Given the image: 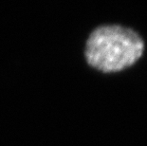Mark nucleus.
<instances>
[{
    "mask_svg": "<svg viewBox=\"0 0 147 146\" xmlns=\"http://www.w3.org/2000/svg\"><path fill=\"white\" fill-rule=\"evenodd\" d=\"M142 39L121 26H102L90 34L86 46V61L102 72H117L132 66L142 55Z\"/></svg>",
    "mask_w": 147,
    "mask_h": 146,
    "instance_id": "obj_1",
    "label": "nucleus"
}]
</instances>
